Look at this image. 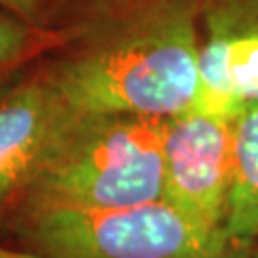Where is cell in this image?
<instances>
[{
  "label": "cell",
  "mask_w": 258,
  "mask_h": 258,
  "mask_svg": "<svg viewBox=\"0 0 258 258\" xmlns=\"http://www.w3.org/2000/svg\"><path fill=\"white\" fill-rule=\"evenodd\" d=\"M201 0H100L40 67L79 113L168 119L199 96Z\"/></svg>",
  "instance_id": "1"
},
{
  "label": "cell",
  "mask_w": 258,
  "mask_h": 258,
  "mask_svg": "<svg viewBox=\"0 0 258 258\" xmlns=\"http://www.w3.org/2000/svg\"><path fill=\"white\" fill-rule=\"evenodd\" d=\"M165 119L79 113L33 176L19 207L130 209L163 199Z\"/></svg>",
  "instance_id": "2"
},
{
  "label": "cell",
  "mask_w": 258,
  "mask_h": 258,
  "mask_svg": "<svg viewBox=\"0 0 258 258\" xmlns=\"http://www.w3.org/2000/svg\"><path fill=\"white\" fill-rule=\"evenodd\" d=\"M19 239L54 258H258L226 230H209L165 199L155 203L84 211L19 207Z\"/></svg>",
  "instance_id": "3"
},
{
  "label": "cell",
  "mask_w": 258,
  "mask_h": 258,
  "mask_svg": "<svg viewBox=\"0 0 258 258\" xmlns=\"http://www.w3.org/2000/svg\"><path fill=\"white\" fill-rule=\"evenodd\" d=\"M233 117L191 107L165 119L163 199L209 230H224Z\"/></svg>",
  "instance_id": "4"
},
{
  "label": "cell",
  "mask_w": 258,
  "mask_h": 258,
  "mask_svg": "<svg viewBox=\"0 0 258 258\" xmlns=\"http://www.w3.org/2000/svg\"><path fill=\"white\" fill-rule=\"evenodd\" d=\"M77 115L42 69L0 86V214L18 207Z\"/></svg>",
  "instance_id": "5"
},
{
  "label": "cell",
  "mask_w": 258,
  "mask_h": 258,
  "mask_svg": "<svg viewBox=\"0 0 258 258\" xmlns=\"http://www.w3.org/2000/svg\"><path fill=\"white\" fill-rule=\"evenodd\" d=\"M195 107L235 115L258 102V0H201Z\"/></svg>",
  "instance_id": "6"
},
{
  "label": "cell",
  "mask_w": 258,
  "mask_h": 258,
  "mask_svg": "<svg viewBox=\"0 0 258 258\" xmlns=\"http://www.w3.org/2000/svg\"><path fill=\"white\" fill-rule=\"evenodd\" d=\"M224 230L231 239L258 250V102L233 117L231 184Z\"/></svg>",
  "instance_id": "7"
},
{
  "label": "cell",
  "mask_w": 258,
  "mask_h": 258,
  "mask_svg": "<svg viewBox=\"0 0 258 258\" xmlns=\"http://www.w3.org/2000/svg\"><path fill=\"white\" fill-rule=\"evenodd\" d=\"M59 31L33 25L8 10L0 8V75L27 61L37 52L55 44Z\"/></svg>",
  "instance_id": "8"
},
{
  "label": "cell",
  "mask_w": 258,
  "mask_h": 258,
  "mask_svg": "<svg viewBox=\"0 0 258 258\" xmlns=\"http://www.w3.org/2000/svg\"><path fill=\"white\" fill-rule=\"evenodd\" d=\"M61 0H0V8L8 10L33 25L44 27L50 10L57 6Z\"/></svg>",
  "instance_id": "9"
},
{
  "label": "cell",
  "mask_w": 258,
  "mask_h": 258,
  "mask_svg": "<svg viewBox=\"0 0 258 258\" xmlns=\"http://www.w3.org/2000/svg\"><path fill=\"white\" fill-rule=\"evenodd\" d=\"M0 258H54L46 254V252H40V250L35 249H10V247H4L0 245Z\"/></svg>",
  "instance_id": "10"
}]
</instances>
